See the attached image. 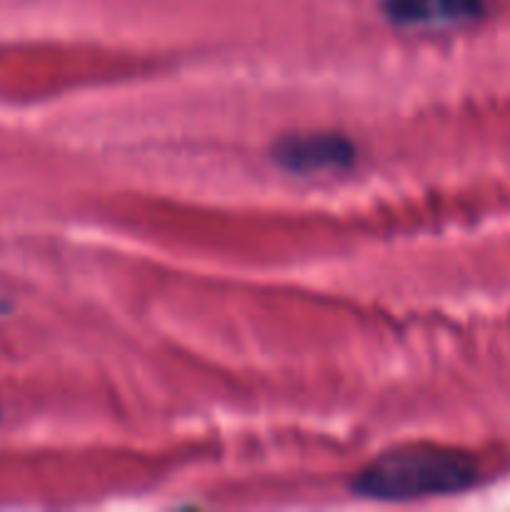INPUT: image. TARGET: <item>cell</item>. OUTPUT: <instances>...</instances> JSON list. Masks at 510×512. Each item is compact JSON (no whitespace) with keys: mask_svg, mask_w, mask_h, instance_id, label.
Returning a JSON list of instances; mask_svg holds the SVG:
<instances>
[{"mask_svg":"<svg viewBox=\"0 0 510 512\" xmlns=\"http://www.w3.org/2000/svg\"><path fill=\"white\" fill-rule=\"evenodd\" d=\"M383 13L400 30L448 33L475 23L485 13V0H383Z\"/></svg>","mask_w":510,"mask_h":512,"instance_id":"3957f363","label":"cell"},{"mask_svg":"<svg viewBox=\"0 0 510 512\" xmlns=\"http://www.w3.org/2000/svg\"><path fill=\"white\" fill-rule=\"evenodd\" d=\"M5 308H8V305H5V303H0V313H3V310H5Z\"/></svg>","mask_w":510,"mask_h":512,"instance_id":"277c9868","label":"cell"},{"mask_svg":"<svg viewBox=\"0 0 510 512\" xmlns=\"http://www.w3.org/2000/svg\"><path fill=\"white\" fill-rule=\"evenodd\" d=\"M475 468L465 455L445 448H398L375 458L353 480V493L370 500H403L450 495L473 485Z\"/></svg>","mask_w":510,"mask_h":512,"instance_id":"6da1fadb","label":"cell"},{"mask_svg":"<svg viewBox=\"0 0 510 512\" xmlns=\"http://www.w3.org/2000/svg\"><path fill=\"white\" fill-rule=\"evenodd\" d=\"M355 145L335 133L288 135L273 145V160L293 175H338L355 165Z\"/></svg>","mask_w":510,"mask_h":512,"instance_id":"7a4b0ae2","label":"cell"}]
</instances>
